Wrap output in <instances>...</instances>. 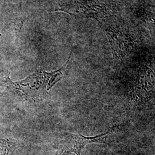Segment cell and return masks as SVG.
Masks as SVG:
<instances>
[{
    "mask_svg": "<svg viewBox=\"0 0 155 155\" xmlns=\"http://www.w3.org/2000/svg\"><path fill=\"white\" fill-rule=\"evenodd\" d=\"M115 129L116 127H113L105 133L91 137L84 136L80 134L66 132L60 139L59 147L62 152L81 155L82 150L88 144H109L111 141V135Z\"/></svg>",
    "mask_w": 155,
    "mask_h": 155,
    "instance_id": "cell-4",
    "label": "cell"
},
{
    "mask_svg": "<svg viewBox=\"0 0 155 155\" xmlns=\"http://www.w3.org/2000/svg\"><path fill=\"white\" fill-rule=\"evenodd\" d=\"M99 24L109 40L114 55L118 59L126 57L134 47V43L127 27L113 14Z\"/></svg>",
    "mask_w": 155,
    "mask_h": 155,
    "instance_id": "cell-2",
    "label": "cell"
},
{
    "mask_svg": "<svg viewBox=\"0 0 155 155\" xmlns=\"http://www.w3.org/2000/svg\"><path fill=\"white\" fill-rule=\"evenodd\" d=\"M71 58V54L64 66L58 70L52 72L36 71L24 79L15 82L12 81L10 86L24 99L34 101L44 100L52 88L62 79Z\"/></svg>",
    "mask_w": 155,
    "mask_h": 155,
    "instance_id": "cell-1",
    "label": "cell"
},
{
    "mask_svg": "<svg viewBox=\"0 0 155 155\" xmlns=\"http://www.w3.org/2000/svg\"><path fill=\"white\" fill-rule=\"evenodd\" d=\"M12 81L9 75L0 68V86H10Z\"/></svg>",
    "mask_w": 155,
    "mask_h": 155,
    "instance_id": "cell-6",
    "label": "cell"
},
{
    "mask_svg": "<svg viewBox=\"0 0 155 155\" xmlns=\"http://www.w3.org/2000/svg\"><path fill=\"white\" fill-rule=\"evenodd\" d=\"M14 140L9 139H0V155H13L16 149Z\"/></svg>",
    "mask_w": 155,
    "mask_h": 155,
    "instance_id": "cell-5",
    "label": "cell"
},
{
    "mask_svg": "<svg viewBox=\"0 0 155 155\" xmlns=\"http://www.w3.org/2000/svg\"><path fill=\"white\" fill-rule=\"evenodd\" d=\"M61 155H73L71 153H64L63 152Z\"/></svg>",
    "mask_w": 155,
    "mask_h": 155,
    "instance_id": "cell-7",
    "label": "cell"
},
{
    "mask_svg": "<svg viewBox=\"0 0 155 155\" xmlns=\"http://www.w3.org/2000/svg\"><path fill=\"white\" fill-rule=\"evenodd\" d=\"M51 11L64 12L74 16L93 18L99 23L111 15L105 6L94 0H70Z\"/></svg>",
    "mask_w": 155,
    "mask_h": 155,
    "instance_id": "cell-3",
    "label": "cell"
}]
</instances>
